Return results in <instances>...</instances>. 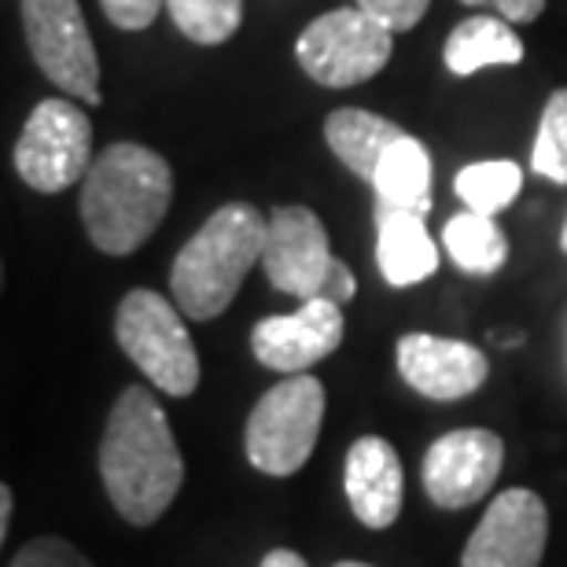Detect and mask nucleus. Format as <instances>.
I'll use <instances>...</instances> for the list:
<instances>
[{"mask_svg":"<svg viewBox=\"0 0 567 567\" xmlns=\"http://www.w3.org/2000/svg\"><path fill=\"white\" fill-rule=\"evenodd\" d=\"M8 567H96V564L63 538H33L30 546H22L8 560Z\"/></svg>","mask_w":567,"mask_h":567,"instance_id":"5701e85b","label":"nucleus"},{"mask_svg":"<svg viewBox=\"0 0 567 567\" xmlns=\"http://www.w3.org/2000/svg\"><path fill=\"white\" fill-rule=\"evenodd\" d=\"M11 513H16V494H11V486L4 483V486H0V538H8Z\"/></svg>","mask_w":567,"mask_h":567,"instance_id":"bb28decb","label":"nucleus"},{"mask_svg":"<svg viewBox=\"0 0 567 567\" xmlns=\"http://www.w3.org/2000/svg\"><path fill=\"white\" fill-rule=\"evenodd\" d=\"M427 4L431 0H358V8L377 22H383L391 33L413 30L427 16Z\"/></svg>","mask_w":567,"mask_h":567,"instance_id":"b1692460","label":"nucleus"},{"mask_svg":"<svg viewBox=\"0 0 567 567\" xmlns=\"http://www.w3.org/2000/svg\"><path fill=\"white\" fill-rule=\"evenodd\" d=\"M549 542V513L535 491L513 486L497 494L475 535L464 546L461 567H538Z\"/></svg>","mask_w":567,"mask_h":567,"instance_id":"9b49d317","label":"nucleus"},{"mask_svg":"<svg viewBox=\"0 0 567 567\" xmlns=\"http://www.w3.org/2000/svg\"><path fill=\"white\" fill-rule=\"evenodd\" d=\"M391 38L394 33L361 8H336L299 33L295 60L317 85L350 89L388 66Z\"/></svg>","mask_w":567,"mask_h":567,"instance_id":"0eeeda50","label":"nucleus"},{"mask_svg":"<svg viewBox=\"0 0 567 567\" xmlns=\"http://www.w3.org/2000/svg\"><path fill=\"white\" fill-rule=\"evenodd\" d=\"M332 567H372V564H361V560H339V564H332Z\"/></svg>","mask_w":567,"mask_h":567,"instance_id":"c85d7f7f","label":"nucleus"},{"mask_svg":"<svg viewBox=\"0 0 567 567\" xmlns=\"http://www.w3.org/2000/svg\"><path fill=\"white\" fill-rule=\"evenodd\" d=\"M115 339L126 358L137 365L163 394L185 399L199 388V354L192 343L177 302L163 299L158 291L133 288L118 302Z\"/></svg>","mask_w":567,"mask_h":567,"instance_id":"39448f33","label":"nucleus"},{"mask_svg":"<svg viewBox=\"0 0 567 567\" xmlns=\"http://www.w3.org/2000/svg\"><path fill=\"white\" fill-rule=\"evenodd\" d=\"M174 27L196 44H225L240 30L244 0H166Z\"/></svg>","mask_w":567,"mask_h":567,"instance_id":"412c9836","label":"nucleus"},{"mask_svg":"<svg viewBox=\"0 0 567 567\" xmlns=\"http://www.w3.org/2000/svg\"><path fill=\"white\" fill-rule=\"evenodd\" d=\"M324 421V383L302 372L269 388L247 416L244 453L262 475H295L310 461Z\"/></svg>","mask_w":567,"mask_h":567,"instance_id":"423d86ee","label":"nucleus"},{"mask_svg":"<svg viewBox=\"0 0 567 567\" xmlns=\"http://www.w3.org/2000/svg\"><path fill=\"white\" fill-rule=\"evenodd\" d=\"M343 486H347V502L361 524L372 530L391 527L402 513V494H405V472L391 442L380 435L358 439L347 450Z\"/></svg>","mask_w":567,"mask_h":567,"instance_id":"4468645a","label":"nucleus"},{"mask_svg":"<svg viewBox=\"0 0 567 567\" xmlns=\"http://www.w3.org/2000/svg\"><path fill=\"white\" fill-rule=\"evenodd\" d=\"M530 169L553 185H567V89L546 100L538 122V141L530 152Z\"/></svg>","mask_w":567,"mask_h":567,"instance_id":"4be33fe9","label":"nucleus"},{"mask_svg":"<svg viewBox=\"0 0 567 567\" xmlns=\"http://www.w3.org/2000/svg\"><path fill=\"white\" fill-rule=\"evenodd\" d=\"M399 137H405V130L394 126L391 118L372 115V111H361V107H339L324 118V141L332 147V155L350 174H358L365 181H372L383 152Z\"/></svg>","mask_w":567,"mask_h":567,"instance_id":"f3484780","label":"nucleus"},{"mask_svg":"<svg viewBox=\"0 0 567 567\" xmlns=\"http://www.w3.org/2000/svg\"><path fill=\"white\" fill-rule=\"evenodd\" d=\"M372 188H377V203L388 207L431 214V155L416 137H399L388 152H383L377 174H372Z\"/></svg>","mask_w":567,"mask_h":567,"instance_id":"a211bd4d","label":"nucleus"},{"mask_svg":"<svg viewBox=\"0 0 567 567\" xmlns=\"http://www.w3.org/2000/svg\"><path fill=\"white\" fill-rule=\"evenodd\" d=\"M16 169L33 192H63L93 169V122L71 100H41L16 141Z\"/></svg>","mask_w":567,"mask_h":567,"instance_id":"6e6552de","label":"nucleus"},{"mask_svg":"<svg viewBox=\"0 0 567 567\" xmlns=\"http://www.w3.org/2000/svg\"><path fill=\"white\" fill-rule=\"evenodd\" d=\"M442 247H446L450 258L464 274H475V277L497 274L508 258V240H505L502 225H497L491 214H475V210H464L457 218L446 221Z\"/></svg>","mask_w":567,"mask_h":567,"instance_id":"6ab92c4d","label":"nucleus"},{"mask_svg":"<svg viewBox=\"0 0 567 567\" xmlns=\"http://www.w3.org/2000/svg\"><path fill=\"white\" fill-rule=\"evenodd\" d=\"M262 269L277 291L302 302L332 299L343 306L358 291L354 274L332 255L324 221L310 207H277L269 214Z\"/></svg>","mask_w":567,"mask_h":567,"instance_id":"20e7f679","label":"nucleus"},{"mask_svg":"<svg viewBox=\"0 0 567 567\" xmlns=\"http://www.w3.org/2000/svg\"><path fill=\"white\" fill-rule=\"evenodd\" d=\"M453 188H457L461 203L475 214H494L505 210L508 203L519 196V188H524V169H519L513 158H491V163H472L464 166L457 181H453Z\"/></svg>","mask_w":567,"mask_h":567,"instance_id":"aec40b11","label":"nucleus"},{"mask_svg":"<svg viewBox=\"0 0 567 567\" xmlns=\"http://www.w3.org/2000/svg\"><path fill=\"white\" fill-rule=\"evenodd\" d=\"M269 218L251 203H225L203 229L181 247L169 269L177 310L192 321H214L233 306L236 291L255 266H262Z\"/></svg>","mask_w":567,"mask_h":567,"instance_id":"7ed1b4c3","label":"nucleus"},{"mask_svg":"<svg viewBox=\"0 0 567 567\" xmlns=\"http://www.w3.org/2000/svg\"><path fill=\"white\" fill-rule=\"evenodd\" d=\"M502 464V435L486 427L446 431L424 453V491L439 508H468L497 483Z\"/></svg>","mask_w":567,"mask_h":567,"instance_id":"9d476101","label":"nucleus"},{"mask_svg":"<svg viewBox=\"0 0 567 567\" xmlns=\"http://www.w3.org/2000/svg\"><path fill=\"white\" fill-rule=\"evenodd\" d=\"M442 60H446L450 74L468 78L483 66H516L524 60V41H519L508 19L475 16L450 30Z\"/></svg>","mask_w":567,"mask_h":567,"instance_id":"dca6fc26","label":"nucleus"},{"mask_svg":"<svg viewBox=\"0 0 567 567\" xmlns=\"http://www.w3.org/2000/svg\"><path fill=\"white\" fill-rule=\"evenodd\" d=\"M402 380L416 394L435 402H457L468 399L486 383L491 361L480 347L461 343V339H442L427 332H410L394 347Z\"/></svg>","mask_w":567,"mask_h":567,"instance_id":"ddd939ff","label":"nucleus"},{"mask_svg":"<svg viewBox=\"0 0 567 567\" xmlns=\"http://www.w3.org/2000/svg\"><path fill=\"white\" fill-rule=\"evenodd\" d=\"M560 247H564V251H567V221H564V236H560Z\"/></svg>","mask_w":567,"mask_h":567,"instance_id":"c756f323","label":"nucleus"},{"mask_svg":"<svg viewBox=\"0 0 567 567\" xmlns=\"http://www.w3.org/2000/svg\"><path fill=\"white\" fill-rule=\"evenodd\" d=\"M22 30L49 82L82 104H100V63L78 0H22Z\"/></svg>","mask_w":567,"mask_h":567,"instance_id":"1a4fd4ad","label":"nucleus"},{"mask_svg":"<svg viewBox=\"0 0 567 567\" xmlns=\"http://www.w3.org/2000/svg\"><path fill=\"white\" fill-rule=\"evenodd\" d=\"M461 4H472V8H494L497 16L508 19V22H535L546 8V0H461Z\"/></svg>","mask_w":567,"mask_h":567,"instance_id":"a878e982","label":"nucleus"},{"mask_svg":"<svg viewBox=\"0 0 567 567\" xmlns=\"http://www.w3.org/2000/svg\"><path fill=\"white\" fill-rule=\"evenodd\" d=\"M100 475L111 505L133 527L155 524L174 505L185 483V461L163 405L147 388H126L111 405L100 442Z\"/></svg>","mask_w":567,"mask_h":567,"instance_id":"f257e3e1","label":"nucleus"},{"mask_svg":"<svg viewBox=\"0 0 567 567\" xmlns=\"http://www.w3.org/2000/svg\"><path fill=\"white\" fill-rule=\"evenodd\" d=\"M343 343V310L332 299H310L295 313L262 317L251 332V350L266 369L302 377Z\"/></svg>","mask_w":567,"mask_h":567,"instance_id":"f8f14e48","label":"nucleus"},{"mask_svg":"<svg viewBox=\"0 0 567 567\" xmlns=\"http://www.w3.org/2000/svg\"><path fill=\"white\" fill-rule=\"evenodd\" d=\"M174 199V174L144 144H111L85 174L82 221L104 255H133L163 225Z\"/></svg>","mask_w":567,"mask_h":567,"instance_id":"f03ea898","label":"nucleus"},{"mask_svg":"<svg viewBox=\"0 0 567 567\" xmlns=\"http://www.w3.org/2000/svg\"><path fill=\"white\" fill-rule=\"evenodd\" d=\"M377 266L394 288H413L439 269V247L427 236L424 214L377 203Z\"/></svg>","mask_w":567,"mask_h":567,"instance_id":"2eb2a0df","label":"nucleus"},{"mask_svg":"<svg viewBox=\"0 0 567 567\" xmlns=\"http://www.w3.org/2000/svg\"><path fill=\"white\" fill-rule=\"evenodd\" d=\"M262 567H310V564H306L295 549H274V553H266Z\"/></svg>","mask_w":567,"mask_h":567,"instance_id":"cd10ccee","label":"nucleus"},{"mask_svg":"<svg viewBox=\"0 0 567 567\" xmlns=\"http://www.w3.org/2000/svg\"><path fill=\"white\" fill-rule=\"evenodd\" d=\"M118 30H147L166 0H100Z\"/></svg>","mask_w":567,"mask_h":567,"instance_id":"393cba45","label":"nucleus"}]
</instances>
